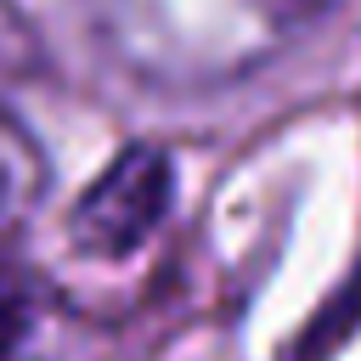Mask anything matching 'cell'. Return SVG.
Instances as JSON below:
<instances>
[{
  "label": "cell",
  "instance_id": "6da1fadb",
  "mask_svg": "<svg viewBox=\"0 0 361 361\" xmlns=\"http://www.w3.org/2000/svg\"><path fill=\"white\" fill-rule=\"evenodd\" d=\"M96 45L141 85L214 90L259 73L344 0H79Z\"/></svg>",
  "mask_w": 361,
  "mask_h": 361
},
{
  "label": "cell",
  "instance_id": "7a4b0ae2",
  "mask_svg": "<svg viewBox=\"0 0 361 361\" xmlns=\"http://www.w3.org/2000/svg\"><path fill=\"white\" fill-rule=\"evenodd\" d=\"M164 192H169V164L164 152H124L73 209V237L85 254H124L130 243H141L152 231V220L164 214Z\"/></svg>",
  "mask_w": 361,
  "mask_h": 361
},
{
  "label": "cell",
  "instance_id": "3957f363",
  "mask_svg": "<svg viewBox=\"0 0 361 361\" xmlns=\"http://www.w3.org/2000/svg\"><path fill=\"white\" fill-rule=\"evenodd\" d=\"M34 186H39V152H34L28 130H17L0 113V220H11L17 209H28Z\"/></svg>",
  "mask_w": 361,
  "mask_h": 361
}]
</instances>
